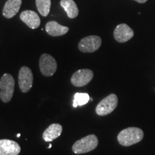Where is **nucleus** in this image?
<instances>
[{"instance_id":"obj_10","label":"nucleus","mask_w":155,"mask_h":155,"mask_svg":"<svg viewBox=\"0 0 155 155\" xmlns=\"http://www.w3.org/2000/svg\"><path fill=\"white\" fill-rule=\"evenodd\" d=\"M20 151V146L16 141L0 139V155H18Z\"/></svg>"},{"instance_id":"obj_11","label":"nucleus","mask_w":155,"mask_h":155,"mask_svg":"<svg viewBox=\"0 0 155 155\" xmlns=\"http://www.w3.org/2000/svg\"><path fill=\"white\" fill-rule=\"evenodd\" d=\"M20 19L32 30L37 29L40 25V19L35 12L31 10L22 12L20 15Z\"/></svg>"},{"instance_id":"obj_17","label":"nucleus","mask_w":155,"mask_h":155,"mask_svg":"<svg viewBox=\"0 0 155 155\" xmlns=\"http://www.w3.org/2000/svg\"><path fill=\"white\" fill-rule=\"evenodd\" d=\"M90 100V96L86 93H76L74 95V99L73 102V106L74 108L78 106H83L86 104Z\"/></svg>"},{"instance_id":"obj_8","label":"nucleus","mask_w":155,"mask_h":155,"mask_svg":"<svg viewBox=\"0 0 155 155\" xmlns=\"http://www.w3.org/2000/svg\"><path fill=\"white\" fill-rule=\"evenodd\" d=\"M94 78V73L91 70L81 69L73 73L71 77V83L75 87L86 86Z\"/></svg>"},{"instance_id":"obj_6","label":"nucleus","mask_w":155,"mask_h":155,"mask_svg":"<svg viewBox=\"0 0 155 155\" xmlns=\"http://www.w3.org/2000/svg\"><path fill=\"white\" fill-rule=\"evenodd\" d=\"M102 43L101 38L97 35L86 37L81 40L78 49L83 53H94L99 49Z\"/></svg>"},{"instance_id":"obj_20","label":"nucleus","mask_w":155,"mask_h":155,"mask_svg":"<svg viewBox=\"0 0 155 155\" xmlns=\"http://www.w3.org/2000/svg\"><path fill=\"white\" fill-rule=\"evenodd\" d=\"M51 147H52V145H51V144H50V146H49V147H48V148H49V149H50V148H51Z\"/></svg>"},{"instance_id":"obj_4","label":"nucleus","mask_w":155,"mask_h":155,"mask_svg":"<svg viewBox=\"0 0 155 155\" xmlns=\"http://www.w3.org/2000/svg\"><path fill=\"white\" fill-rule=\"evenodd\" d=\"M118 105V97L114 94L104 98L99 102L96 108V113L98 116H104L111 114Z\"/></svg>"},{"instance_id":"obj_13","label":"nucleus","mask_w":155,"mask_h":155,"mask_svg":"<svg viewBox=\"0 0 155 155\" xmlns=\"http://www.w3.org/2000/svg\"><path fill=\"white\" fill-rule=\"evenodd\" d=\"M45 30L50 36L58 37L66 34L68 32L69 28L60 25L55 21H50L46 24Z\"/></svg>"},{"instance_id":"obj_19","label":"nucleus","mask_w":155,"mask_h":155,"mask_svg":"<svg viewBox=\"0 0 155 155\" xmlns=\"http://www.w3.org/2000/svg\"><path fill=\"white\" fill-rule=\"evenodd\" d=\"M17 137H20V134H18L17 135Z\"/></svg>"},{"instance_id":"obj_2","label":"nucleus","mask_w":155,"mask_h":155,"mask_svg":"<svg viewBox=\"0 0 155 155\" xmlns=\"http://www.w3.org/2000/svg\"><path fill=\"white\" fill-rule=\"evenodd\" d=\"M98 140L95 134H90L75 141L73 145V152L76 154H85L96 148Z\"/></svg>"},{"instance_id":"obj_1","label":"nucleus","mask_w":155,"mask_h":155,"mask_svg":"<svg viewBox=\"0 0 155 155\" xmlns=\"http://www.w3.org/2000/svg\"><path fill=\"white\" fill-rule=\"evenodd\" d=\"M144 132L137 127H129L120 131L117 139L119 143L124 147H129L139 142L143 139Z\"/></svg>"},{"instance_id":"obj_7","label":"nucleus","mask_w":155,"mask_h":155,"mask_svg":"<svg viewBox=\"0 0 155 155\" xmlns=\"http://www.w3.org/2000/svg\"><path fill=\"white\" fill-rule=\"evenodd\" d=\"M19 86L21 91L28 93L33 84V75L30 68L23 66L19 70L18 77Z\"/></svg>"},{"instance_id":"obj_14","label":"nucleus","mask_w":155,"mask_h":155,"mask_svg":"<svg viewBox=\"0 0 155 155\" xmlns=\"http://www.w3.org/2000/svg\"><path fill=\"white\" fill-rule=\"evenodd\" d=\"M63 131V127L59 124H53L50 125L44 131L42 134V138L47 142L53 141L54 139H57L61 136Z\"/></svg>"},{"instance_id":"obj_12","label":"nucleus","mask_w":155,"mask_h":155,"mask_svg":"<svg viewBox=\"0 0 155 155\" xmlns=\"http://www.w3.org/2000/svg\"><path fill=\"white\" fill-rule=\"evenodd\" d=\"M22 5V0H8L4 6L2 15L7 19H11L17 14Z\"/></svg>"},{"instance_id":"obj_9","label":"nucleus","mask_w":155,"mask_h":155,"mask_svg":"<svg viewBox=\"0 0 155 155\" xmlns=\"http://www.w3.org/2000/svg\"><path fill=\"white\" fill-rule=\"evenodd\" d=\"M134 31L129 25L120 24L116 27L114 32L115 40L119 42H126L133 38Z\"/></svg>"},{"instance_id":"obj_3","label":"nucleus","mask_w":155,"mask_h":155,"mask_svg":"<svg viewBox=\"0 0 155 155\" xmlns=\"http://www.w3.org/2000/svg\"><path fill=\"white\" fill-rule=\"evenodd\" d=\"M0 98L5 103L11 101L15 91V80L12 75L5 73L0 79Z\"/></svg>"},{"instance_id":"obj_16","label":"nucleus","mask_w":155,"mask_h":155,"mask_svg":"<svg viewBox=\"0 0 155 155\" xmlns=\"http://www.w3.org/2000/svg\"><path fill=\"white\" fill-rule=\"evenodd\" d=\"M36 6L40 15L47 17L50 13L51 0H36Z\"/></svg>"},{"instance_id":"obj_5","label":"nucleus","mask_w":155,"mask_h":155,"mask_svg":"<svg viewBox=\"0 0 155 155\" xmlns=\"http://www.w3.org/2000/svg\"><path fill=\"white\" fill-rule=\"evenodd\" d=\"M57 62L49 54H42L40 58V69L44 76L50 77L57 71Z\"/></svg>"},{"instance_id":"obj_18","label":"nucleus","mask_w":155,"mask_h":155,"mask_svg":"<svg viewBox=\"0 0 155 155\" xmlns=\"http://www.w3.org/2000/svg\"><path fill=\"white\" fill-rule=\"evenodd\" d=\"M134 1L137 2H139V3L143 4V3H145L146 2H147V0H134Z\"/></svg>"},{"instance_id":"obj_15","label":"nucleus","mask_w":155,"mask_h":155,"mask_svg":"<svg viewBox=\"0 0 155 155\" xmlns=\"http://www.w3.org/2000/svg\"><path fill=\"white\" fill-rule=\"evenodd\" d=\"M61 5L66 12L69 18L74 19L78 15V8L73 0H61Z\"/></svg>"}]
</instances>
